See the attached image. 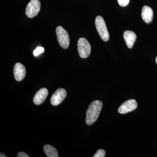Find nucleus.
<instances>
[{
  "instance_id": "ddd939ff",
  "label": "nucleus",
  "mask_w": 157,
  "mask_h": 157,
  "mask_svg": "<svg viewBox=\"0 0 157 157\" xmlns=\"http://www.w3.org/2000/svg\"><path fill=\"white\" fill-rule=\"evenodd\" d=\"M44 52V48L42 47H37V48L34 51L33 54L35 56H37L40 55V54L43 53Z\"/></svg>"
},
{
  "instance_id": "9b49d317",
  "label": "nucleus",
  "mask_w": 157,
  "mask_h": 157,
  "mask_svg": "<svg viewBox=\"0 0 157 157\" xmlns=\"http://www.w3.org/2000/svg\"><path fill=\"white\" fill-rule=\"evenodd\" d=\"M141 17L144 22L147 24L150 23L153 17L152 9L148 6H143L141 11Z\"/></svg>"
},
{
  "instance_id": "9d476101",
  "label": "nucleus",
  "mask_w": 157,
  "mask_h": 157,
  "mask_svg": "<svg viewBox=\"0 0 157 157\" xmlns=\"http://www.w3.org/2000/svg\"><path fill=\"white\" fill-rule=\"evenodd\" d=\"M124 38L128 48H132L137 39V36L132 31H126L124 33Z\"/></svg>"
},
{
  "instance_id": "4468645a",
  "label": "nucleus",
  "mask_w": 157,
  "mask_h": 157,
  "mask_svg": "<svg viewBox=\"0 0 157 157\" xmlns=\"http://www.w3.org/2000/svg\"><path fill=\"white\" fill-rule=\"evenodd\" d=\"M106 154V152L103 149L98 150V151L96 152L95 154L94 155V157H104Z\"/></svg>"
},
{
  "instance_id": "20e7f679",
  "label": "nucleus",
  "mask_w": 157,
  "mask_h": 157,
  "mask_svg": "<svg viewBox=\"0 0 157 157\" xmlns=\"http://www.w3.org/2000/svg\"><path fill=\"white\" fill-rule=\"evenodd\" d=\"M78 51L82 58H86L91 52V46L89 42L84 38H80L78 41Z\"/></svg>"
},
{
  "instance_id": "39448f33",
  "label": "nucleus",
  "mask_w": 157,
  "mask_h": 157,
  "mask_svg": "<svg viewBox=\"0 0 157 157\" xmlns=\"http://www.w3.org/2000/svg\"><path fill=\"white\" fill-rule=\"evenodd\" d=\"M41 9V3L39 0H31L25 10V14L29 18L36 16Z\"/></svg>"
},
{
  "instance_id": "f03ea898",
  "label": "nucleus",
  "mask_w": 157,
  "mask_h": 157,
  "mask_svg": "<svg viewBox=\"0 0 157 157\" xmlns=\"http://www.w3.org/2000/svg\"><path fill=\"white\" fill-rule=\"evenodd\" d=\"M95 25L98 33L102 40L104 42L108 41L109 39V34L103 17L98 16L96 17Z\"/></svg>"
},
{
  "instance_id": "f257e3e1",
  "label": "nucleus",
  "mask_w": 157,
  "mask_h": 157,
  "mask_svg": "<svg viewBox=\"0 0 157 157\" xmlns=\"http://www.w3.org/2000/svg\"><path fill=\"white\" fill-rule=\"evenodd\" d=\"M103 104L98 100L93 101L89 106L86 112V122L88 125L93 124L97 120L100 115Z\"/></svg>"
},
{
  "instance_id": "1a4fd4ad",
  "label": "nucleus",
  "mask_w": 157,
  "mask_h": 157,
  "mask_svg": "<svg viewBox=\"0 0 157 157\" xmlns=\"http://www.w3.org/2000/svg\"><path fill=\"white\" fill-rule=\"evenodd\" d=\"M48 90L45 88L41 89L36 94L33 99L34 104L37 105L42 104L46 100L48 95Z\"/></svg>"
},
{
  "instance_id": "423d86ee",
  "label": "nucleus",
  "mask_w": 157,
  "mask_h": 157,
  "mask_svg": "<svg viewBox=\"0 0 157 157\" xmlns=\"http://www.w3.org/2000/svg\"><path fill=\"white\" fill-rule=\"evenodd\" d=\"M137 106V104L136 100L131 99L125 101L119 107L118 111L121 114H125L135 110Z\"/></svg>"
},
{
  "instance_id": "f3484780",
  "label": "nucleus",
  "mask_w": 157,
  "mask_h": 157,
  "mask_svg": "<svg viewBox=\"0 0 157 157\" xmlns=\"http://www.w3.org/2000/svg\"><path fill=\"white\" fill-rule=\"evenodd\" d=\"M0 157H7V156L6 155L4 154L3 153H1L0 154Z\"/></svg>"
},
{
  "instance_id": "0eeeda50",
  "label": "nucleus",
  "mask_w": 157,
  "mask_h": 157,
  "mask_svg": "<svg viewBox=\"0 0 157 157\" xmlns=\"http://www.w3.org/2000/svg\"><path fill=\"white\" fill-rule=\"evenodd\" d=\"M67 95V91L64 89L60 88L57 90L51 98V103L53 106H57L63 101Z\"/></svg>"
},
{
  "instance_id": "f8f14e48",
  "label": "nucleus",
  "mask_w": 157,
  "mask_h": 157,
  "mask_svg": "<svg viewBox=\"0 0 157 157\" xmlns=\"http://www.w3.org/2000/svg\"><path fill=\"white\" fill-rule=\"evenodd\" d=\"M44 151L47 157H58L59 155L57 151L53 147L48 144H46L44 147Z\"/></svg>"
},
{
  "instance_id": "6e6552de",
  "label": "nucleus",
  "mask_w": 157,
  "mask_h": 157,
  "mask_svg": "<svg viewBox=\"0 0 157 157\" xmlns=\"http://www.w3.org/2000/svg\"><path fill=\"white\" fill-rule=\"evenodd\" d=\"M13 73L14 78L17 81H21L25 77L26 73L25 67L20 63H17L14 65Z\"/></svg>"
},
{
  "instance_id": "a211bd4d",
  "label": "nucleus",
  "mask_w": 157,
  "mask_h": 157,
  "mask_svg": "<svg viewBox=\"0 0 157 157\" xmlns=\"http://www.w3.org/2000/svg\"><path fill=\"white\" fill-rule=\"evenodd\" d=\"M155 61H156V63L157 64V56L156 57V58Z\"/></svg>"
},
{
  "instance_id": "2eb2a0df",
  "label": "nucleus",
  "mask_w": 157,
  "mask_h": 157,
  "mask_svg": "<svg viewBox=\"0 0 157 157\" xmlns=\"http://www.w3.org/2000/svg\"><path fill=\"white\" fill-rule=\"evenodd\" d=\"M119 5L121 7H125L129 4L130 0H117Z\"/></svg>"
},
{
  "instance_id": "7ed1b4c3",
  "label": "nucleus",
  "mask_w": 157,
  "mask_h": 157,
  "mask_svg": "<svg viewBox=\"0 0 157 157\" xmlns=\"http://www.w3.org/2000/svg\"><path fill=\"white\" fill-rule=\"evenodd\" d=\"M56 34L59 44L62 48L67 49L70 43V37L67 32L60 26L56 29Z\"/></svg>"
},
{
  "instance_id": "dca6fc26",
  "label": "nucleus",
  "mask_w": 157,
  "mask_h": 157,
  "mask_svg": "<svg viewBox=\"0 0 157 157\" xmlns=\"http://www.w3.org/2000/svg\"><path fill=\"white\" fill-rule=\"evenodd\" d=\"M17 157H29V156L27 154L23 152H20L17 154Z\"/></svg>"
}]
</instances>
